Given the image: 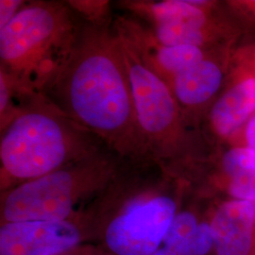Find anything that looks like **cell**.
Segmentation results:
<instances>
[{
    "label": "cell",
    "mask_w": 255,
    "mask_h": 255,
    "mask_svg": "<svg viewBox=\"0 0 255 255\" xmlns=\"http://www.w3.org/2000/svg\"><path fill=\"white\" fill-rule=\"evenodd\" d=\"M255 111V78H247L228 89L211 106L207 121L220 138L235 133Z\"/></svg>",
    "instance_id": "cell-10"
},
{
    "label": "cell",
    "mask_w": 255,
    "mask_h": 255,
    "mask_svg": "<svg viewBox=\"0 0 255 255\" xmlns=\"http://www.w3.org/2000/svg\"><path fill=\"white\" fill-rule=\"evenodd\" d=\"M122 159L104 146L51 173L0 193V224L73 218L105 188Z\"/></svg>",
    "instance_id": "cell-5"
},
{
    "label": "cell",
    "mask_w": 255,
    "mask_h": 255,
    "mask_svg": "<svg viewBox=\"0 0 255 255\" xmlns=\"http://www.w3.org/2000/svg\"><path fill=\"white\" fill-rule=\"evenodd\" d=\"M240 4L245 6L249 10L253 11L255 14V1H245V2H240Z\"/></svg>",
    "instance_id": "cell-20"
},
{
    "label": "cell",
    "mask_w": 255,
    "mask_h": 255,
    "mask_svg": "<svg viewBox=\"0 0 255 255\" xmlns=\"http://www.w3.org/2000/svg\"><path fill=\"white\" fill-rule=\"evenodd\" d=\"M230 194L239 201L255 202V152L250 147H235L222 158Z\"/></svg>",
    "instance_id": "cell-11"
},
{
    "label": "cell",
    "mask_w": 255,
    "mask_h": 255,
    "mask_svg": "<svg viewBox=\"0 0 255 255\" xmlns=\"http://www.w3.org/2000/svg\"><path fill=\"white\" fill-rule=\"evenodd\" d=\"M117 31L147 154L177 176L178 166L199 157L196 154L199 147L196 134L187 128L191 121L180 107L168 84L144 63L127 38Z\"/></svg>",
    "instance_id": "cell-6"
},
{
    "label": "cell",
    "mask_w": 255,
    "mask_h": 255,
    "mask_svg": "<svg viewBox=\"0 0 255 255\" xmlns=\"http://www.w3.org/2000/svg\"><path fill=\"white\" fill-rule=\"evenodd\" d=\"M94 244H88L84 246L80 247L76 250H74L70 253H67L64 255H91L92 249Z\"/></svg>",
    "instance_id": "cell-17"
},
{
    "label": "cell",
    "mask_w": 255,
    "mask_h": 255,
    "mask_svg": "<svg viewBox=\"0 0 255 255\" xmlns=\"http://www.w3.org/2000/svg\"><path fill=\"white\" fill-rule=\"evenodd\" d=\"M83 24L67 1H27L0 29V73L18 89L43 95L69 61Z\"/></svg>",
    "instance_id": "cell-4"
},
{
    "label": "cell",
    "mask_w": 255,
    "mask_h": 255,
    "mask_svg": "<svg viewBox=\"0 0 255 255\" xmlns=\"http://www.w3.org/2000/svg\"></svg>",
    "instance_id": "cell-21"
},
{
    "label": "cell",
    "mask_w": 255,
    "mask_h": 255,
    "mask_svg": "<svg viewBox=\"0 0 255 255\" xmlns=\"http://www.w3.org/2000/svg\"><path fill=\"white\" fill-rule=\"evenodd\" d=\"M171 249L176 250L181 255H209L214 251V237L210 221L201 220L190 237L181 245Z\"/></svg>",
    "instance_id": "cell-13"
},
{
    "label": "cell",
    "mask_w": 255,
    "mask_h": 255,
    "mask_svg": "<svg viewBox=\"0 0 255 255\" xmlns=\"http://www.w3.org/2000/svg\"><path fill=\"white\" fill-rule=\"evenodd\" d=\"M43 95L121 157H149L114 18L84 21L69 61Z\"/></svg>",
    "instance_id": "cell-1"
},
{
    "label": "cell",
    "mask_w": 255,
    "mask_h": 255,
    "mask_svg": "<svg viewBox=\"0 0 255 255\" xmlns=\"http://www.w3.org/2000/svg\"><path fill=\"white\" fill-rule=\"evenodd\" d=\"M71 8L84 21L92 24H103L114 18L111 2L105 0H73L67 1Z\"/></svg>",
    "instance_id": "cell-14"
},
{
    "label": "cell",
    "mask_w": 255,
    "mask_h": 255,
    "mask_svg": "<svg viewBox=\"0 0 255 255\" xmlns=\"http://www.w3.org/2000/svg\"><path fill=\"white\" fill-rule=\"evenodd\" d=\"M91 255H114L111 254L109 252L103 250L101 247L94 245L93 249H92Z\"/></svg>",
    "instance_id": "cell-19"
},
{
    "label": "cell",
    "mask_w": 255,
    "mask_h": 255,
    "mask_svg": "<svg viewBox=\"0 0 255 255\" xmlns=\"http://www.w3.org/2000/svg\"><path fill=\"white\" fill-rule=\"evenodd\" d=\"M246 140L249 146L248 147L255 152V116L247 125Z\"/></svg>",
    "instance_id": "cell-16"
},
{
    "label": "cell",
    "mask_w": 255,
    "mask_h": 255,
    "mask_svg": "<svg viewBox=\"0 0 255 255\" xmlns=\"http://www.w3.org/2000/svg\"><path fill=\"white\" fill-rule=\"evenodd\" d=\"M182 182L150 157L123 158L105 188L82 210L94 245L114 255H151L182 205Z\"/></svg>",
    "instance_id": "cell-2"
},
{
    "label": "cell",
    "mask_w": 255,
    "mask_h": 255,
    "mask_svg": "<svg viewBox=\"0 0 255 255\" xmlns=\"http://www.w3.org/2000/svg\"><path fill=\"white\" fill-rule=\"evenodd\" d=\"M25 0H0V29L8 26L25 7Z\"/></svg>",
    "instance_id": "cell-15"
},
{
    "label": "cell",
    "mask_w": 255,
    "mask_h": 255,
    "mask_svg": "<svg viewBox=\"0 0 255 255\" xmlns=\"http://www.w3.org/2000/svg\"><path fill=\"white\" fill-rule=\"evenodd\" d=\"M88 244L94 237L83 211L63 220L0 224V255H64Z\"/></svg>",
    "instance_id": "cell-7"
},
{
    "label": "cell",
    "mask_w": 255,
    "mask_h": 255,
    "mask_svg": "<svg viewBox=\"0 0 255 255\" xmlns=\"http://www.w3.org/2000/svg\"><path fill=\"white\" fill-rule=\"evenodd\" d=\"M255 220L254 202L236 200L221 204L210 219L216 255H249Z\"/></svg>",
    "instance_id": "cell-8"
},
{
    "label": "cell",
    "mask_w": 255,
    "mask_h": 255,
    "mask_svg": "<svg viewBox=\"0 0 255 255\" xmlns=\"http://www.w3.org/2000/svg\"><path fill=\"white\" fill-rule=\"evenodd\" d=\"M151 255H181L176 250L167 248V247L161 246L155 253Z\"/></svg>",
    "instance_id": "cell-18"
},
{
    "label": "cell",
    "mask_w": 255,
    "mask_h": 255,
    "mask_svg": "<svg viewBox=\"0 0 255 255\" xmlns=\"http://www.w3.org/2000/svg\"><path fill=\"white\" fill-rule=\"evenodd\" d=\"M201 221L196 210L181 205L161 246L175 248L181 245L197 230Z\"/></svg>",
    "instance_id": "cell-12"
},
{
    "label": "cell",
    "mask_w": 255,
    "mask_h": 255,
    "mask_svg": "<svg viewBox=\"0 0 255 255\" xmlns=\"http://www.w3.org/2000/svg\"><path fill=\"white\" fill-rule=\"evenodd\" d=\"M223 82V71L211 55L190 69L179 74L169 83L174 97L190 121L194 114L214 99Z\"/></svg>",
    "instance_id": "cell-9"
},
{
    "label": "cell",
    "mask_w": 255,
    "mask_h": 255,
    "mask_svg": "<svg viewBox=\"0 0 255 255\" xmlns=\"http://www.w3.org/2000/svg\"><path fill=\"white\" fill-rule=\"evenodd\" d=\"M108 146L44 95H35L0 130V193Z\"/></svg>",
    "instance_id": "cell-3"
}]
</instances>
